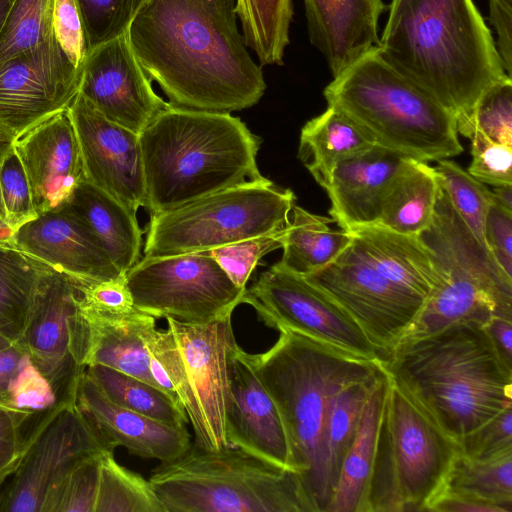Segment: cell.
Listing matches in <instances>:
<instances>
[{
	"mask_svg": "<svg viewBox=\"0 0 512 512\" xmlns=\"http://www.w3.org/2000/svg\"><path fill=\"white\" fill-rule=\"evenodd\" d=\"M127 38L172 107L231 113L265 92L237 26L236 0H148Z\"/></svg>",
	"mask_w": 512,
	"mask_h": 512,
	"instance_id": "obj_1",
	"label": "cell"
},
{
	"mask_svg": "<svg viewBox=\"0 0 512 512\" xmlns=\"http://www.w3.org/2000/svg\"><path fill=\"white\" fill-rule=\"evenodd\" d=\"M381 363L389 380L457 441L512 406V367L478 323L400 341Z\"/></svg>",
	"mask_w": 512,
	"mask_h": 512,
	"instance_id": "obj_2",
	"label": "cell"
},
{
	"mask_svg": "<svg viewBox=\"0 0 512 512\" xmlns=\"http://www.w3.org/2000/svg\"><path fill=\"white\" fill-rule=\"evenodd\" d=\"M379 47L396 69L455 117L458 133L467 138L481 95L510 77L473 0H414L383 33Z\"/></svg>",
	"mask_w": 512,
	"mask_h": 512,
	"instance_id": "obj_3",
	"label": "cell"
},
{
	"mask_svg": "<svg viewBox=\"0 0 512 512\" xmlns=\"http://www.w3.org/2000/svg\"><path fill=\"white\" fill-rule=\"evenodd\" d=\"M139 138L150 217L264 177L259 137L231 113L169 106Z\"/></svg>",
	"mask_w": 512,
	"mask_h": 512,
	"instance_id": "obj_4",
	"label": "cell"
},
{
	"mask_svg": "<svg viewBox=\"0 0 512 512\" xmlns=\"http://www.w3.org/2000/svg\"><path fill=\"white\" fill-rule=\"evenodd\" d=\"M284 423L292 467L316 512L330 502L323 431L333 395L351 382L385 375L379 361L345 354L303 335L282 331L263 353H247Z\"/></svg>",
	"mask_w": 512,
	"mask_h": 512,
	"instance_id": "obj_5",
	"label": "cell"
},
{
	"mask_svg": "<svg viewBox=\"0 0 512 512\" xmlns=\"http://www.w3.org/2000/svg\"><path fill=\"white\" fill-rule=\"evenodd\" d=\"M323 94L375 145L404 157L428 163L463 151L455 117L396 69L379 46L333 78Z\"/></svg>",
	"mask_w": 512,
	"mask_h": 512,
	"instance_id": "obj_6",
	"label": "cell"
},
{
	"mask_svg": "<svg viewBox=\"0 0 512 512\" xmlns=\"http://www.w3.org/2000/svg\"><path fill=\"white\" fill-rule=\"evenodd\" d=\"M149 481L165 512H316L296 471L232 445L191 444Z\"/></svg>",
	"mask_w": 512,
	"mask_h": 512,
	"instance_id": "obj_7",
	"label": "cell"
},
{
	"mask_svg": "<svg viewBox=\"0 0 512 512\" xmlns=\"http://www.w3.org/2000/svg\"><path fill=\"white\" fill-rule=\"evenodd\" d=\"M417 236L432 256L438 283L400 341L454 323L512 320V279L478 242L440 182L432 220Z\"/></svg>",
	"mask_w": 512,
	"mask_h": 512,
	"instance_id": "obj_8",
	"label": "cell"
},
{
	"mask_svg": "<svg viewBox=\"0 0 512 512\" xmlns=\"http://www.w3.org/2000/svg\"><path fill=\"white\" fill-rule=\"evenodd\" d=\"M459 454L458 441L389 380L370 481L369 512L427 511Z\"/></svg>",
	"mask_w": 512,
	"mask_h": 512,
	"instance_id": "obj_9",
	"label": "cell"
},
{
	"mask_svg": "<svg viewBox=\"0 0 512 512\" xmlns=\"http://www.w3.org/2000/svg\"><path fill=\"white\" fill-rule=\"evenodd\" d=\"M295 195L266 177L151 216L144 257L209 251L285 229Z\"/></svg>",
	"mask_w": 512,
	"mask_h": 512,
	"instance_id": "obj_10",
	"label": "cell"
},
{
	"mask_svg": "<svg viewBox=\"0 0 512 512\" xmlns=\"http://www.w3.org/2000/svg\"><path fill=\"white\" fill-rule=\"evenodd\" d=\"M125 282L138 310L190 324L231 316L245 292L205 251L144 257L125 273Z\"/></svg>",
	"mask_w": 512,
	"mask_h": 512,
	"instance_id": "obj_11",
	"label": "cell"
},
{
	"mask_svg": "<svg viewBox=\"0 0 512 512\" xmlns=\"http://www.w3.org/2000/svg\"><path fill=\"white\" fill-rule=\"evenodd\" d=\"M33 418L12 479L0 492L1 512H41L48 493L75 465L110 451L76 398L55 401Z\"/></svg>",
	"mask_w": 512,
	"mask_h": 512,
	"instance_id": "obj_12",
	"label": "cell"
},
{
	"mask_svg": "<svg viewBox=\"0 0 512 512\" xmlns=\"http://www.w3.org/2000/svg\"><path fill=\"white\" fill-rule=\"evenodd\" d=\"M242 303L280 332L291 331L348 355L382 361L360 326L336 301L278 263L245 289Z\"/></svg>",
	"mask_w": 512,
	"mask_h": 512,
	"instance_id": "obj_13",
	"label": "cell"
},
{
	"mask_svg": "<svg viewBox=\"0 0 512 512\" xmlns=\"http://www.w3.org/2000/svg\"><path fill=\"white\" fill-rule=\"evenodd\" d=\"M303 277L355 320L382 360L413 324L426 301L378 270L353 238L332 262Z\"/></svg>",
	"mask_w": 512,
	"mask_h": 512,
	"instance_id": "obj_14",
	"label": "cell"
},
{
	"mask_svg": "<svg viewBox=\"0 0 512 512\" xmlns=\"http://www.w3.org/2000/svg\"><path fill=\"white\" fill-rule=\"evenodd\" d=\"M87 329L76 280L45 263L18 342L50 385L55 401L76 398L78 381L86 369Z\"/></svg>",
	"mask_w": 512,
	"mask_h": 512,
	"instance_id": "obj_15",
	"label": "cell"
},
{
	"mask_svg": "<svg viewBox=\"0 0 512 512\" xmlns=\"http://www.w3.org/2000/svg\"><path fill=\"white\" fill-rule=\"evenodd\" d=\"M75 67L54 34L0 64V123L16 137L68 108L80 89Z\"/></svg>",
	"mask_w": 512,
	"mask_h": 512,
	"instance_id": "obj_16",
	"label": "cell"
},
{
	"mask_svg": "<svg viewBox=\"0 0 512 512\" xmlns=\"http://www.w3.org/2000/svg\"><path fill=\"white\" fill-rule=\"evenodd\" d=\"M166 319L179 345L199 412L195 443L211 450L228 446L225 420L230 402V360L238 346L231 316L206 324Z\"/></svg>",
	"mask_w": 512,
	"mask_h": 512,
	"instance_id": "obj_17",
	"label": "cell"
},
{
	"mask_svg": "<svg viewBox=\"0 0 512 512\" xmlns=\"http://www.w3.org/2000/svg\"><path fill=\"white\" fill-rule=\"evenodd\" d=\"M127 34L93 48L79 92L109 121L140 134L170 104L153 90Z\"/></svg>",
	"mask_w": 512,
	"mask_h": 512,
	"instance_id": "obj_18",
	"label": "cell"
},
{
	"mask_svg": "<svg viewBox=\"0 0 512 512\" xmlns=\"http://www.w3.org/2000/svg\"><path fill=\"white\" fill-rule=\"evenodd\" d=\"M69 111L86 180L136 214L145 204L139 134L106 119L80 92Z\"/></svg>",
	"mask_w": 512,
	"mask_h": 512,
	"instance_id": "obj_19",
	"label": "cell"
},
{
	"mask_svg": "<svg viewBox=\"0 0 512 512\" xmlns=\"http://www.w3.org/2000/svg\"><path fill=\"white\" fill-rule=\"evenodd\" d=\"M13 149L25 170L38 215L64 206L86 180L69 107L17 136Z\"/></svg>",
	"mask_w": 512,
	"mask_h": 512,
	"instance_id": "obj_20",
	"label": "cell"
},
{
	"mask_svg": "<svg viewBox=\"0 0 512 512\" xmlns=\"http://www.w3.org/2000/svg\"><path fill=\"white\" fill-rule=\"evenodd\" d=\"M10 243L78 282L105 281L125 275L90 228L64 206L24 224L13 234Z\"/></svg>",
	"mask_w": 512,
	"mask_h": 512,
	"instance_id": "obj_21",
	"label": "cell"
},
{
	"mask_svg": "<svg viewBox=\"0 0 512 512\" xmlns=\"http://www.w3.org/2000/svg\"><path fill=\"white\" fill-rule=\"evenodd\" d=\"M225 423L228 445L293 470L280 412L253 370L247 352L239 346L230 360V402Z\"/></svg>",
	"mask_w": 512,
	"mask_h": 512,
	"instance_id": "obj_22",
	"label": "cell"
},
{
	"mask_svg": "<svg viewBox=\"0 0 512 512\" xmlns=\"http://www.w3.org/2000/svg\"><path fill=\"white\" fill-rule=\"evenodd\" d=\"M76 404L108 450L118 446L140 457L167 462L191 445L186 426H172L121 407L109 400L84 371Z\"/></svg>",
	"mask_w": 512,
	"mask_h": 512,
	"instance_id": "obj_23",
	"label": "cell"
},
{
	"mask_svg": "<svg viewBox=\"0 0 512 512\" xmlns=\"http://www.w3.org/2000/svg\"><path fill=\"white\" fill-rule=\"evenodd\" d=\"M304 5L310 41L333 78L380 45L382 0H304Z\"/></svg>",
	"mask_w": 512,
	"mask_h": 512,
	"instance_id": "obj_24",
	"label": "cell"
},
{
	"mask_svg": "<svg viewBox=\"0 0 512 512\" xmlns=\"http://www.w3.org/2000/svg\"><path fill=\"white\" fill-rule=\"evenodd\" d=\"M406 158L374 145L340 162L324 188L332 220L347 232L376 224L386 190Z\"/></svg>",
	"mask_w": 512,
	"mask_h": 512,
	"instance_id": "obj_25",
	"label": "cell"
},
{
	"mask_svg": "<svg viewBox=\"0 0 512 512\" xmlns=\"http://www.w3.org/2000/svg\"><path fill=\"white\" fill-rule=\"evenodd\" d=\"M84 318L88 327L86 367L106 366L157 386L150 373L147 349L157 329L156 318L138 309L117 318Z\"/></svg>",
	"mask_w": 512,
	"mask_h": 512,
	"instance_id": "obj_26",
	"label": "cell"
},
{
	"mask_svg": "<svg viewBox=\"0 0 512 512\" xmlns=\"http://www.w3.org/2000/svg\"><path fill=\"white\" fill-rule=\"evenodd\" d=\"M64 207L90 228L121 273L140 260L142 230L136 214L107 193L85 180Z\"/></svg>",
	"mask_w": 512,
	"mask_h": 512,
	"instance_id": "obj_27",
	"label": "cell"
},
{
	"mask_svg": "<svg viewBox=\"0 0 512 512\" xmlns=\"http://www.w3.org/2000/svg\"><path fill=\"white\" fill-rule=\"evenodd\" d=\"M388 375L371 392L326 512H369L368 496Z\"/></svg>",
	"mask_w": 512,
	"mask_h": 512,
	"instance_id": "obj_28",
	"label": "cell"
},
{
	"mask_svg": "<svg viewBox=\"0 0 512 512\" xmlns=\"http://www.w3.org/2000/svg\"><path fill=\"white\" fill-rule=\"evenodd\" d=\"M353 119L334 106L309 120L301 129L298 157L324 189L342 161L374 146Z\"/></svg>",
	"mask_w": 512,
	"mask_h": 512,
	"instance_id": "obj_29",
	"label": "cell"
},
{
	"mask_svg": "<svg viewBox=\"0 0 512 512\" xmlns=\"http://www.w3.org/2000/svg\"><path fill=\"white\" fill-rule=\"evenodd\" d=\"M439 190L434 167L406 158L383 197L377 225L404 235H419L432 220Z\"/></svg>",
	"mask_w": 512,
	"mask_h": 512,
	"instance_id": "obj_30",
	"label": "cell"
},
{
	"mask_svg": "<svg viewBox=\"0 0 512 512\" xmlns=\"http://www.w3.org/2000/svg\"><path fill=\"white\" fill-rule=\"evenodd\" d=\"M333 220L294 204L282 238L279 265L301 276L310 275L332 262L351 242L350 232L334 230Z\"/></svg>",
	"mask_w": 512,
	"mask_h": 512,
	"instance_id": "obj_31",
	"label": "cell"
},
{
	"mask_svg": "<svg viewBox=\"0 0 512 512\" xmlns=\"http://www.w3.org/2000/svg\"><path fill=\"white\" fill-rule=\"evenodd\" d=\"M45 263L0 243V334L18 342L25 330Z\"/></svg>",
	"mask_w": 512,
	"mask_h": 512,
	"instance_id": "obj_32",
	"label": "cell"
},
{
	"mask_svg": "<svg viewBox=\"0 0 512 512\" xmlns=\"http://www.w3.org/2000/svg\"><path fill=\"white\" fill-rule=\"evenodd\" d=\"M386 376L387 373L346 384L330 401L323 431V454L331 497L343 459L355 438L365 404L375 386Z\"/></svg>",
	"mask_w": 512,
	"mask_h": 512,
	"instance_id": "obj_33",
	"label": "cell"
},
{
	"mask_svg": "<svg viewBox=\"0 0 512 512\" xmlns=\"http://www.w3.org/2000/svg\"><path fill=\"white\" fill-rule=\"evenodd\" d=\"M236 14L244 43L261 66L282 65L289 44L292 0H236Z\"/></svg>",
	"mask_w": 512,
	"mask_h": 512,
	"instance_id": "obj_34",
	"label": "cell"
},
{
	"mask_svg": "<svg viewBox=\"0 0 512 512\" xmlns=\"http://www.w3.org/2000/svg\"><path fill=\"white\" fill-rule=\"evenodd\" d=\"M441 492L468 496L512 512V448L484 459H455Z\"/></svg>",
	"mask_w": 512,
	"mask_h": 512,
	"instance_id": "obj_35",
	"label": "cell"
},
{
	"mask_svg": "<svg viewBox=\"0 0 512 512\" xmlns=\"http://www.w3.org/2000/svg\"><path fill=\"white\" fill-rule=\"evenodd\" d=\"M85 372L113 403L172 426H186V412L159 387L115 369L87 366Z\"/></svg>",
	"mask_w": 512,
	"mask_h": 512,
	"instance_id": "obj_36",
	"label": "cell"
},
{
	"mask_svg": "<svg viewBox=\"0 0 512 512\" xmlns=\"http://www.w3.org/2000/svg\"><path fill=\"white\" fill-rule=\"evenodd\" d=\"M94 512H165V509L149 480L120 465L113 451H104Z\"/></svg>",
	"mask_w": 512,
	"mask_h": 512,
	"instance_id": "obj_37",
	"label": "cell"
},
{
	"mask_svg": "<svg viewBox=\"0 0 512 512\" xmlns=\"http://www.w3.org/2000/svg\"><path fill=\"white\" fill-rule=\"evenodd\" d=\"M149 369L156 385L187 415L196 435L200 427L197 404L189 383L183 357L172 330L156 329L148 343Z\"/></svg>",
	"mask_w": 512,
	"mask_h": 512,
	"instance_id": "obj_38",
	"label": "cell"
},
{
	"mask_svg": "<svg viewBox=\"0 0 512 512\" xmlns=\"http://www.w3.org/2000/svg\"><path fill=\"white\" fill-rule=\"evenodd\" d=\"M54 1H13L0 32V64L53 35Z\"/></svg>",
	"mask_w": 512,
	"mask_h": 512,
	"instance_id": "obj_39",
	"label": "cell"
},
{
	"mask_svg": "<svg viewBox=\"0 0 512 512\" xmlns=\"http://www.w3.org/2000/svg\"><path fill=\"white\" fill-rule=\"evenodd\" d=\"M437 163L434 169L453 207L490 255L485 242L484 226L489 206L493 201L492 191L456 162L442 159Z\"/></svg>",
	"mask_w": 512,
	"mask_h": 512,
	"instance_id": "obj_40",
	"label": "cell"
},
{
	"mask_svg": "<svg viewBox=\"0 0 512 512\" xmlns=\"http://www.w3.org/2000/svg\"><path fill=\"white\" fill-rule=\"evenodd\" d=\"M88 53L96 46L126 35L148 0H75Z\"/></svg>",
	"mask_w": 512,
	"mask_h": 512,
	"instance_id": "obj_41",
	"label": "cell"
},
{
	"mask_svg": "<svg viewBox=\"0 0 512 512\" xmlns=\"http://www.w3.org/2000/svg\"><path fill=\"white\" fill-rule=\"evenodd\" d=\"M103 452L75 465L48 493L41 512H94Z\"/></svg>",
	"mask_w": 512,
	"mask_h": 512,
	"instance_id": "obj_42",
	"label": "cell"
},
{
	"mask_svg": "<svg viewBox=\"0 0 512 512\" xmlns=\"http://www.w3.org/2000/svg\"><path fill=\"white\" fill-rule=\"evenodd\" d=\"M0 216L13 234L38 217L28 178L14 149L0 161Z\"/></svg>",
	"mask_w": 512,
	"mask_h": 512,
	"instance_id": "obj_43",
	"label": "cell"
},
{
	"mask_svg": "<svg viewBox=\"0 0 512 512\" xmlns=\"http://www.w3.org/2000/svg\"><path fill=\"white\" fill-rule=\"evenodd\" d=\"M474 130L491 142L512 147V78L494 84L481 95L471 115L469 137Z\"/></svg>",
	"mask_w": 512,
	"mask_h": 512,
	"instance_id": "obj_44",
	"label": "cell"
},
{
	"mask_svg": "<svg viewBox=\"0 0 512 512\" xmlns=\"http://www.w3.org/2000/svg\"><path fill=\"white\" fill-rule=\"evenodd\" d=\"M286 228L205 252L219 263L237 287L246 289V283L258 261L265 254L282 247V238Z\"/></svg>",
	"mask_w": 512,
	"mask_h": 512,
	"instance_id": "obj_45",
	"label": "cell"
},
{
	"mask_svg": "<svg viewBox=\"0 0 512 512\" xmlns=\"http://www.w3.org/2000/svg\"><path fill=\"white\" fill-rule=\"evenodd\" d=\"M78 305L86 317L117 318L137 310L125 282V275L92 282L76 281Z\"/></svg>",
	"mask_w": 512,
	"mask_h": 512,
	"instance_id": "obj_46",
	"label": "cell"
},
{
	"mask_svg": "<svg viewBox=\"0 0 512 512\" xmlns=\"http://www.w3.org/2000/svg\"><path fill=\"white\" fill-rule=\"evenodd\" d=\"M469 138L472 161L468 173L494 187L512 185V147L491 142L476 130Z\"/></svg>",
	"mask_w": 512,
	"mask_h": 512,
	"instance_id": "obj_47",
	"label": "cell"
},
{
	"mask_svg": "<svg viewBox=\"0 0 512 512\" xmlns=\"http://www.w3.org/2000/svg\"><path fill=\"white\" fill-rule=\"evenodd\" d=\"M460 453L484 459L512 448V406L458 440Z\"/></svg>",
	"mask_w": 512,
	"mask_h": 512,
	"instance_id": "obj_48",
	"label": "cell"
},
{
	"mask_svg": "<svg viewBox=\"0 0 512 512\" xmlns=\"http://www.w3.org/2000/svg\"><path fill=\"white\" fill-rule=\"evenodd\" d=\"M53 34L75 67L82 70L88 51L75 0H55Z\"/></svg>",
	"mask_w": 512,
	"mask_h": 512,
	"instance_id": "obj_49",
	"label": "cell"
},
{
	"mask_svg": "<svg viewBox=\"0 0 512 512\" xmlns=\"http://www.w3.org/2000/svg\"><path fill=\"white\" fill-rule=\"evenodd\" d=\"M484 236L490 255L512 279V210L498 204L494 198L486 215Z\"/></svg>",
	"mask_w": 512,
	"mask_h": 512,
	"instance_id": "obj_50",
	"label": "cell"
},
{
	"mask_svg": "<svg viewBox=\"0 0 512 512\" xmlns=\"http://www.w3.org/2000/svg\"><path fill=\"white\" fill-rule=\"evenodd\" d=\"M32 415L34 414L0 405V488L17 467L24 441L22 428Z\"/></svg>",
	"mask_w": 512,
	"mask_h": 512,
	"instance_id": "obj_51",
	"label": "cell"
},
{
	"mask_svg": "<svg viewBox=\"0 0 512 512\" xmlns=\"http://www.w3.org/2000/svg\"><path fill=\"white\" fill-rule=\"evenodd\" d=\"M490 22L497 34L496 48L508 76L512 72V0H489Z\"/></svg>",
	"mask_w": 512,
	"mask_h": 512,
	"instance_id": "obj_52",
	"label": "cell"
},
{
	"mask_svg": "<svg viewBox=\"0 0 512 512\" xmlns=\"http://www.w3.org/2000/svg\"><path fill=\"white\" fill-rule=\"evenodd\" d=\"M29 361L19 342L0 352V405L15 408L14 391L17 380Z\"/></svg>",
	"mask_w": 512,
	"mask_h": 512,
	"instance_id": "obj_53",
	"label": "cell"
},
{
	"mask_svg": "<svg viewBox=\"0 0 512 512\" xmlns=\"http://www.w3.org/2000/svg\"><path fill=\"white\" fill-rule=\"evenodd\" d=\"M427 511L435 512H505L498 505L468 496L441 492L429 504Z\"/></svg>",
	"mask_w": 512,
	"mask_h": 512,
	"instance_id": "obj_54",
	"label": "cell"
},
{
	"mask_svg": "<svg viewBox=\"0 0 512 512\" xmlns=\"http://www.w3.org/2000/svg\"><path fill=\"white\" fill-rule=\"evenodd\" d=\"M483 327L504 361L512 367V320L495 317Z\"/></svg>",
	"mask_w": 512,
	"mask_h": 512,
	"instance_id": "obj_55",
	"label": "cell"
},
{
	"mask_svg": "<svg viewBox=\"0 0 512 512\" xmlns=\"http://www.w3.org/2000/svg\"><path fill=\"white\" fill-rule=\"evenodd\" d=\"M414 0H392L389 6V15L383 33L389 32L399 21L403 13Z\"/></svg>",
	"mask_w": 512,
	"mask_h": 512,
	"instance_id": "obj_56",
	"label": "cell"
},
{
	"mask_svg": "<svg viewBox=\"0 0 512 512\" xmlns=\"http://www.w3.org/2000/svg\"><path fill=\"white\" fill-rule=\"evenodd\" d=\"M492 193L494 200L498 204L512 210V185L497 186Z\"/></svg>",
	"mask_w": 512,
	"mask_h": 512,
	"instance_id": "obj_57",
	"label": "cell"
},
{
	"mask_svg": "<svg viewBox=\"0 0 512 512\" xmlns=\"http://www.w3.org/2000/svg\"><path fill=\"white\" fill-rule=\"evenodd\" d=\"M16 136L0 123V161L13 149Z\"/></svg>",
	"mask_w": 512,
	"mask_h": 512,
	"instance_id": "obj_58",
	"label": "cell"
},
{
	"mask_svg": "<svg viewBox=\"0 0 512 512\" xmlns=\"http://www.w3.org/2000/svg\"><path fill=\"white\" fill-rule=\"evenodd\" d=\"M14 0H0V32Z\"/></svg>",
	"mask_w": 512,
	"mask_h": 512,
	"instance_id": "obj_59",
	"label": "cell"
},
{
	"mask_svg": "<svg viewBox=\"0 0 512 512\" xmlns=\"http://www.w3.org/2000/svg\"><path fill=\"white\" fill-rule=\"evenodd\" d=\"M13 236V232L4 223L0 216V243H10Z\"/></svg>",
	"mask_w": 512,
	"mask_h": 512,
	"instance_id": "obj_60",
	"label": "cell"
},
{
	"mask_svg": "<svg viewBox=\"0 0 512 512\" xmlns=\"http://www.w3.org/2000/svg\"><path fill=\"white\" fill-rule=\"evenodd\" d=\"M14 344L10 339L0 334V352L8 349Z\"/></svg>",
	"mask_w": 512,
	"mask_h": 512,
	"instance_id": "obj_61",
	"label": "cell"
}]
</instances>
